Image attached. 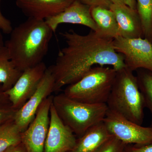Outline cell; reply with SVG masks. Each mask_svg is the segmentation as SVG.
Instances as JSON below:
<instances>
[{
  "mask_svg": "<svg viewBox=\"0 0 152 152\" xmlns=\"http://www.w3.org/2000/svg\"><path fill=\"white\" fill-rule=\"evenodd\" d=\"M66 45L50 67L55 79L54 92L81 79L95 65L111 66L116 71L125 67L124 57L115 51L113 39L91 30L86 35L70 29L61 33Z\"/></svg>",
  "mask_w": 152,
  "mask_h": 152,
  "instance_id": "1",
  "label": "cell"
},
{
  "mask_svg": "<svg viewBox=\"0 0 152 152\" xmlns=\"http://www.w3.org/2000/svg\"><path fill=\"white\" fill-rule=\"evenodd\" d=\"M53 34L45 20L31 18L13 29L5 46L19 70L23 72L43 62Z\"/></svg>",
  "mask_w": 152,
  "mask_h": 152,
  "instance_id": "2",
  "label": "cell"
},
{
  "mask_svg": "<svg viewBox=\"0 0 152 152\" xmlns=\"http://www.w3.org/2000/svg\"><path fill=\"white\" fill-rule=\"evenodd\" d=\"M109 110L138 124L144 121L143 97L137 76L125 67L117 71L115 79L107 103Z\"/></svg>",
  "mask_w": 152,
  "mask_h": 152,
  "instance_id": "3",
  "label": "cell"
},
{
  "mask_svg": "<svg viewBox=\"0 0 152 152\" xmlns=\"http://www.w3.org/2000/svg\"><path fill=\"white\" fill-rule=\"evenodd\" d=\"M52 104L60 119L78 137L90 128L103 121L107 104H89L75 100L64 93L53 97Z\"/></svg>",
  "mask_w": 152,
  "mask_h": 152,
  "instance_id": "4",
  "label": "cell"
},
{
  "mask_svg": "<svg viewBox=\"0 0 152 152\" xmlns=\"http://www.w3.org/2000/svg\"><path fill=\"white\" fill-rule=\"evenodd\" d=\"M116 73L112 67H93L78 81L68 85L64 93L71 99L85 103L106 104Z\"/></svg>",
  "mask_w": 152,
  "mask_h": 152,
  "instance_id": "5",
  "label": "cell"
},
{
  "mask_svg": "<svg viewBox=\"0 0 152 152\" xmlns=\"http://www.w3.org/2000/svg\"><path fill=\"white\" fill-rule=\"evenodd\" d=\"M115 51L123 55L125 66L134 72L143 69L152 72V43L145 38L113 39Z\"/></svg>",
  "mask_w": 152,
  "mask_h": 152,
  "instance_id": "6",
  "label": "cell"
},
{
  "mask_svg": "<svg viewBox=\"0 0 152 152\" xmlns=\"http://www.w3.org/2000/svg\"><path fill=\"white\" fill-rule=\"evenodd\" d=\"M103 122L111 134L126 144L152 143V128L131 121L120 114L108 110Z\"/></svg>",
  "mask_w": 152,
  "mask_h": 152,
  "instance_id": "7",
  "label": "cell"
},
{
  "mask_svg": "<svg viewBox=\"0 0 152 152\" xmlns=\"http://www.w3.org/2000/svg\"><path fill=\"white\" fill-rule=\"evenodd\" d=\"M53 96L41 104L36 116L26 129L21 133V142L27 152H44L50 124V112Z\"/></svg>",
  "mask_w": 152,
  "mask_h": 152,
  "instance_id": "8",
  "label": "cell"
},
{
  "mask_svg": "<svg viewBox=\"0 0 152 152\" xmlns=\"http://www.w3.org/2000/svg\"><path fill=\"white\" fill-rule=\"evenodd\" d=\"M47 68L45 64L42 62L25 70L12 88L4 92L14 109L18 110L32 96Z\"/></svg>",
  "mask_w": 152,
  "mask_h": 152,
  "instance_id": "9",
  "label": "cell"
},
{
  "mask_svg": "<svg viewBox=\"0 0 152 152\" xmlns=\"http://www.w3.org/2000/svg\"><path fill=\"white\" fill-rule=\"evenodd\" d=\"M54 78L50 69L48 68L36 91L15 114L14 121L21 132L34 119L42 103L54 92Z\"/></svg>",
  "mask_w": 152,
  "mask_h": 152,
  "instance_id": "10",
  "label": "cell"
},
{
  "mask_svg": "<svg viewBox=\"0 0 152 152\" xmlns=\"http://www.w3.org/2000/svg\"><path fill=\"white\" fill-rule=\"evenodd\" d=\"M77 140L75 135L60 119L52 103L44 152H70L75 145Z\"/></svg>",
  "mask_w": 152,
  "mask_h": 152,
  "instance_id": "11",
  "label": "cell"
},
{
  "mask_svg": "<svg viewBox=\"0 0 152 152\" xmlns=\"http://www.w3.org/2000/svg\"><path fill=\"white\" fill-rule=\"evenodd\" d=\"M91 9L89 6L75 0L64 10L45 21L53 33L60 24L65 23L83 25L97 32V26L92 17Z\"/></svg>",
  "mask_w": 152,
  "mask_h": 152,
  "instance_id": "12",
  "label": "cell"
},
{
  "mask_svg": "<svg viewBox=\"0 0 152 152\" xmlns=\"http://www.w3.org/2000/svg\"><path fill=\"white\" fill-rule=\"evenodd\" d=\"M75 0H17V5L28 18L45 20L64 10Z\"/></svg>",
  "mask_w": 152,
  "mask_h": 152,
  "instance_id": "13",
  "label": "cell"
},
{
  "mask_svg": "<svg viewBox=\"0 0 152 152\" xmlns=\"http://www.w3.org/2000/svg\"><path fill=\"white\" fill-rule=\"evenodd\" d=\"M110 9L115 17L119 37L126 39L144 38L141 21L137 10L126 4H113Z\"/></svg>",
  "mask_w": 152,
  "mask_h": 152,
  "instance_id": "14",
  "label": "cell"
},
{
  "mask_svg": "<svg viewBox=\"0 0 152 152\" xmlns=\"http://www.w3.org/2000/svg\"><path fill=\"white\" fill-rule=\"evenodd\" d=\"M112 136L102 122L90 128L77 139L75 145L69 152H96Z\"/></svg>",
  "mask_w": 152,
  "mask_h": 152,
  "instance_id": "15",
  "label": "cell"
},
{
  "mask_svg": "<svg viewBox=\"0 0 152 152\" xmlns=\"http://www.w3.org/2000/svg\"><path fill=\"white\" fill-rule=\"evenodd\" d=\"M91 15L98 28L96 32L107 37L115 39L119 37L115 17L110 9L92 7Z\"/></svg>",
  "mask_w": 152,
  "mask_h": 152,
  "instance_id": "16",
  "label": "cell"
},
{
  "mask_svg": "<svg viewBox=\"0 0 152 152\" xmlns=\"http://www.w3.org/2000/svg\"><path fill=\"white\" fill-rule=\"evenodd\" d=\"M22 72L12 61L5 46L0 51V85L4 92L12 88Z\"/></svg>",
  "mask_w": 152,
  "mask_h": 152,
  "instance_id": "17",
  "label": "cell"
},
{
  "mask_svg": "<svg viewBox=\"0 0 152 152\" xmlns=\"http://www.w3.org/2000/svg\"><path fill=\"white\" fill-rule=\"evenodd\" d=\"M21 132L14 119L0 126V152H5L10 147L21 142Z\"/></svg>",
  "mask_w": 152,
  "mask_h": 152,
  "instance_id": "18",
  "label": "cell"
},
{
  "mask_svg": "<svg viewBox=\"0 0 152 152\" xmlns=\"http://www.w3.org/2000/svg\"><path fill=\"white\" fill-rule=\"evenodd\" d=\"M137 10L141 21L144 37L152 43V0H137Z\"/></svg>",
  "mask_w": 152,
  "mask_h": 152,
  "instance_id": "19",
  "label": "cell"
},
{
  "mask_svg": "<svg viewBox=\"0 0 152 152\" xmlns=\"http://www.w3.org/2000/svg\"><path fill=\"white\" fill-rule=\"evenodd\" d=\"M137 71L136 76L143 97L145 107L148 109L151 116L150 127L152 128V72L143 69Z\"/></svg>",
  "mask_w": 152,
  "mask_h": 152,
  "instance_id": "20",
  "label": "cell"
},
{
  "mask_svg": "<svg viewBox=\"0 0 152 152\" xmlns=\"http://www.w3.org/2000/svg\"><path fill=\"white\" fill-rule=\"evenodd\" d=\"M126 145L112 136L96 152H124Z\"/></svg>",
  "mask_w": 152,
  "mask_h": 152,
  "instance_id": "21",
  "label": "cell"
},
{
  "mask_svg": "<svg viewBox=\"0 0 152 152\" xmlns=\"http://www.w3.org/2000/svg\"><path fill=\"white\" fill-rule=\"evenodd\" d=\"M16 111L10 104L0 106V126L14 119Z\"/></svg>",
  "mask_w": 152,
  "mask_h": 152,
  "instance_id": "22",
  "label": "cell"
},
{
  "mask_svg": "<svg viewBox=\"0 0 152 152\" xmlns=\"http://www.w3.org/2000/svg\"><path fill=\"white\" fill-rule=\"evenodd\" d=\"M124 152H152V143L143 145L127 144Z\"/></svg>",
  "mask_w": 152,
  "mask_h": 152,
  "instance_id": "23",
  "label": "cell"
},
{
  "mask_svg": "<svg viewBox=\"0 0 152 152\" xmlns=\"http://www.w3.org/2000/svg\"><path fill=\"white\" fill-rule=\"evenodd\" d=\"M81 3L92 7H102L110 9L113 3L111 0H77Z\"/></svg>",
  "mask_w": 152,
  "mask_h": 152,
  "instance_id": "24",
  "label": "cell"
},
{
  "mask_svg": "<svg viewBox=\"0 0 152 152\" xmlns=\"http://www.w3.org/2000/svg\"><path fill=\"white\" fill-rule=\"evenodd\" d=\"M0 0V4H1ZM0 30L6 34H10L13 28L10 20L6 18L1 12L0 9Z\"/></svg>",
  "mask_w": 152,
  "mask_h": 152,
  "instance_id": "25",
  "label": "cell"
},
{
  "mask_svg": "<svg viewBox=\"0 0 152 152\" xmlns=\"http://www.w3.org/2000/svg\"><path fill=\"white\" fill-rule=\"evenodd\" d=\"M5 152H27L23 144L20 143L12 146Z\"/></svg>",
  "mask_w": 152,
  "mask_h": 152,
  "instance_id": "26",
  "label": "cell"
},
{
  "mask_svg": "<svg viewBox=\"0 0 152 152\" xmlns=\"http://www.w3.org/2000/svg\"><path fill=\"white\" fill-rule=\"evenodd\" d=\"M10 104L7 95L0 85V106Z\"/></svg>",
  "mask_w": 152,
  "mask_h": 152,
  "instance_id": "27",
  "label": "cell"
},
{
  "mask_svg": "<svg viewBox=\"0 0 152 152\" xmlns=\"http://www.w3.org/2000/svg\"><path fill=\"white\" fill-rule=\"evenodd\" d=\"M125 3L133 10H137V0H124Z\"/></svg>",
  "mask_w": 152,
  "mask_h": 152,
  "instance_id": "28",
  "label": "cell"
},
{
  "mask_svg": "<svg viewBox=\"0 0 152 152\" xmlns=\"http://www.w3.org/2000/svg\"><path fill=\"white\" fill-rule=\"evenodd\" d=\"M5 47V44L4 42V39L1 31H0V51L2 50Z\"/></svg>",
  "mask_w": 152,
  "mask_h": 152,
  "instance_id": "29",
  "label": "cell"
},
{
  "mask_svg": "<svg viewBox=\"0 0 152 152\" xmlns=\"http://www.w3.org/2000/svg\"><path fill=\"white\" fill-rule=\"evenodd\" d=\"M111 1L113 4L119 5L126 4L124 0H111Z\"/></svg>",
  "mask_w": 152,
  "mask_h": 152,
  "instance_id": "30",
  "label": "cell"
}]
</instances>
